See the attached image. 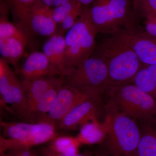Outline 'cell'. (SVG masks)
Segmentation results:
<instances>
[{
    "mask_svg": "<svg viewBox=\"0 0 156 156\" xmlns=\"http://www.w3.org/2000/svg\"><path fill=\"white\" fill-rule=\"evenodd\" d=\"M126 31L104 39L96 45L92 54L106 65L109 86L132 83L143 65L128 41Z\"/></svg>",
    "mask_w": 156,
    "mask_h": 156,
    "instance_id": "cell-1",
    "label": "cell"
},
{
    "mask_svg": "<svg viewBox=\"0 0 156 156\" xmlns=\"http://www.w3.org/2000/svg\"><path fill=\"white\" fill-rule=\"evenodd\" d=\"M86 7L98 34H113L135 28L136 14L129 0H97Z\"/></svg>",
    "mask_w": 156,
    "mask_h": 156,
    "instance_id": "cell-2",
    "label": "cell"
},
{
    "mask_svg": "<svg viewBox=\"0 0 156 156\" xmlns=\"http://www.w3.org/2000/svg\"><path fill=\"white\" fill-rule=\"evenodd\" d=\"M110 112L103 128L108 146L113 156H137L141 136L140 127L134 119L110 105Z\"/></svg>",
    "mask_w": 156,
    "mask_h": 156,
    "instance_id": "cell-3",
    "label": "cell"
},
{
    "mask_svg": "<svg viewBox=\"0 0 156 156\" xmlns=\"http://www.w3.org/2000/svg\"><path fill=\"white\" fill-rule=\"evenodd\" d=\"M110 104L134 119L143 122L156 117V99L132 83L109 86Z\"/></svg>",
    "mask_w": 156,
    "mask_h": 156,
    "instance_id": "cell-4",
    "label": "cell"
},
{
    "mask_svg": "<svg viewBox=\"0 0 156 156\" xmlns=\"http://www.w3.org/2000/svg\"><path fill=\"white\" fill-rule=\"evenodd\" d=\"M97 34L89 20L87 9L84 7L74 25L65 35L66 61L71 71L92 56L96 47Z\"/></svg>",
    "mask_w": 156,
    "mask_h": 156,
    "instance_id": "cell-5",
    "label": "cell"
},
{
    "mask_svg": "<svg viewBox=\"0 0 156 156\" xmlns=\"http://www.w3.org/2000/svg\"><path fill=\"white\" fill-rule=\"evenodd\" d=\"M3 137L16 140L19 148H31L52 141L56 136V126L46 122H1Z\"/></svg>",
    "mask_w": 156,
    "mask_h": 156,
    "instance_id": "cell-6",
    "label": "cell"
},
{
    "mask_svg": "<svg viewBox=\"0 0 156 156\" xmlns=\"http://www.w3.org/2000/svg\"><path fill=\"white\" fill-rule=\"evenodd\" d=\"M65 79L66 85L77 89H106L109 86L106 65L101 58L92 55L74 68Z\"/></svg>",
    "mask_w": 156,
    "mask_h": 156,
    "instance_id": "cell-7",
    "label": "cell"
},
{
    "mask_svg": "<svg viewBox=\"0 0 156 156\" xmlns=\"http://www.w3.org/2000/svg\"><path fill=\"white\" fill-rule=\"evenodd\" d=\"M1 105H10L21 119L28 122L29 108L22 82L16 76L9 63L0 58Z\"/></svg>",
    "mask_w": 156,
    "mask_h": 156,
    "instance_id": "cell-8",
    "label": "cell"
},
{
    "mask_svg": "<svg viewBox=\"0 0 156 156\" xmlns=\"http://www.w3.org/2000/svg\"><path fill=\"white\" fill-rule=\"evenodd\" d=\"M105 89H77L64 84L60 88L53 106L43 122L55 126L74 108L92 98L100 97Z\"/></svg>",
    "mask_w": 156,
    "mask_h": 156,
    "instance_id": "cell-9",
    "label": "cell"
},
{
    "mask_svg": "<svg viewBox=\"0 0 156 156\" xmlns=\"http://www.w3.org/2000/svg\"><path fill=\"white\" fill-rule=\"evenodd\" d=\"M52 9L37 0L27 15L23 29L33 36L50 37L57 31V25L52 17Z\"/></svg>",
    "mask_w": 156,
    "mask_h": 156,
    "instance_id": "cell-10",
    "label": "cell"
},
{
    "mask_svg": "<svg viewBox=\"0 0 156 156\" xmlns=\"http://www.w3.org/2000/svg\"><path fill=\"white\" fill-rule=\"evenodd\" d=\"M100 105V96L82 102L74 108L63 118L58 124V127L65 131L74 130L90 121H96Z\"/></svg>",
    "mask_w": 156,
    "mask_h": 156,
    "instance_id": "cell-11",
    "label": "cell"
},
{
    "mask_svg": "<svg viewBox=\"0 0 156 156\" xmlns=\"http://www.w3.org/2000/svg\"><path fill=\"white\" fill-rule=\"evenodd\" d=\"M132 49L142 64L156 66V37L135 29L126 31Z\"/></svg>",
    "mask_w": 156,
    "mask_h": 156,
    "instance_id": "cell-12",
    "label": "cell"
},
{
    "mask_svg": "<svg viewBox=\"0 0 156 156\" xmlns=\"http://www.w3.org/2000/svg\"><path fill=\"white\" fill-rule=\"evenodd\" d=\"M42 50L57 76L66 77L71 71L68 68L66 61L65 35L56 32L49 37L43 45Z\"/></svg>",
    "mask_w": 156,
    "mask_h": 156,
    "instance_id": "cell-13",
    "label": "cell"
},
{
    "mask_svg": "<svg viewBox=\"0 0 156 156\" xmlns=\"http://www.w3.org/2000/svg\"><path fill=\"white\" fill-rule=\"evenodd\" d=\"M65 83V77L59 76L23 80L22 84L28 105L29 116L37 101L49 89Z\"/></svg>",
    "mask_w": 156,
    "mask_h": 156,
    "instance_id": "cell-14",
    "label": "cell"
},
{
    "mask_svg": "<svg viewBox=\"0 0 156 156\" xmlns=\"http://www.w3.org/2000/svg\"><path fill=\"white\" fill-rule=\"evenodd\" d=\"M19 70L23 80L58 76L43 52L36 51L30 53Z\"/></svg>",
    "mask_w": 156,
    "mask_h": 156,
    "instance_id": "cell-15",
    "label": "cell"
},
{
    "mask_svg": "<svg viewBox=\"0 0 156 156\" xmlns=\"http://www.w3.org/2000/svg\"><path fill=\"white\" fill-rule=\"evenodd\" d=\"M137 156H156V117L141 122Z\"/></svg>",
    "mask_w": 156,
    "mask_h": 156,
    "instance_id": "cell-16",
    "label": "cell"
},
{
    "mask_svg": "<svg viewBox=\"0 0 156 156\" xmlns=\"http://www.w3.org/2000/svg\"><path fill=\"white\" fill-rule=\"evenodd\" d=\"M63 85L51 88L40 98L30 113L28 122H43L53 106L59 89Z\"/></svg>",
    "mask_w": 156,
    "mask_h": 156,
    "instance_id": "cell-17",
    "label": "cell"
},
{
    "mask_svg": "<svg viewBox=\"0 0 156 156\" xmlns=\"http://www.w3.org/2000/svg\"><path fill=\"white\" fill-rule=\"evenodd\" d=\"M25 47L22 42L14 38H0L1 58L16 68L23 56Z\"/></svg>",
    "mask_w": 156,
    "mask_h": 156,
    "instance_id": "cell-18",
    "label": "cell"
},
{
    "mask_svg": "<svg viewBox=\"0 0 156 156\" xmlns=\"http://www.w3.org/2000/svg\"><path fill=\"white\" fill-rule=\"evenodd\" d=\"M131 83L156 99V66L143 65Z\"/></svg>",
    "mask_w": 156,
    "mask_h": 156,
    "instance_id": "cell-19",
    "label": "cell"
},
{
    "mask_svg": "<svg viewBox=\"0 0 156 156\" xmlns=\"http://www.w3.org/2000/svg\"><path fill=\"white\" fill-rule=\"evenodd\" d=\"M9 10L1 9L0 38H14L19 40L27 47L29 44L32 37L18 26L9 21L6 14Z\"/></svg>",
    "mask_w": 156,
    "mask_h": 156,
    "instance_id": "cell-20",
    "label": "cell"
},
{
    "mask_svg": "<svg viewBox=\"0 0 156 156\" xmlns=\"http://www.w3.org/2000/svg\"><path fill=\"white\" fill-rule=\"evenodd\" d=\"M37 1L6 0L15 21V24L23 30L25 20Z\"/></svg>",
    "mask_w": 156,
    "mask_h": 156,
    "instance_id": "cell-21",
    "label": "cell"
},
{
    "mask_svg": "<svg viewBox=\"0 0 156 156\" xmlns=\"http://www.w3.org/2000/svg\"><path fill=\"white\" fill-rule=\"evenodd\" d=\"M80 144L77 138L68 136H58L51 141L48 147L51 150L57 153L73 154L78 153V147Z\"/></svg>",
    "mask_w": 156,
    "mask_h": 156,
    "instance_id": "cell-22",
    "label": "cell"
},
{
    "mask_svg": "<svg viewBox=\"0 0 156 156\" xmlns=\"http://www.w3.org/2000/svg\"><path fill=\"white\" fill-rule=\"evenodd\" d=\"M103 135L97 122L94 121L82 126L80 132L76 138L81 144H94L100 142Z\"/></svg>",
    "mask_w": 156,
    "mask_h": 156,
    "instance_id": "cell-23",
    "label": "cell"
},
{
    "mask_svg": "<svg viewBox=\"0 0 156 156\" xmlns=\"http://www.w3.org/2000/svg\"><path fill=\"white\" fill-rule=\"evenodd\" d=\"M81 5L76 0H70L66 4L52 9V17L57 26L71 12Z\"/></svg>",
    "mask_w": 156,
    "mask_h": 156,
    "instance_id": "cell-24",
    "label": "cell"
},
{
    "mask_svg": "<svg viewBox=\"0 0 156 156\" xmlns=\"http://www.w3.org/2000/svg\"><path fill=\"white\" fill-rule=\"evenodd\" d=\"M132 5L135 13L142 17L156 15V0H133Z\"/></svg>",
    "mask_w": 156,
    "mask_h": 156,
    "instance_id": "cell-25",
    "label": "cell"
},
{
    "mask_svg": "<svg viewBox=\"0 0 156 156\" xmlns=\"http://www.w3.org/2000/svg\"><path fill=\"white\" fill-rule=\"evenodd\" d=\"M84 6H79L73 11L71 12L57 26V32L65 35L68 31L74 25L77 20L83 13Z\"/></svg>",
    "mask_w": 156,
    "mask_h": 156,
    "instance_id": "cell-26",
    "label": "cell"
},
{
    "mask_svg": "<svg viewBox=\"0 0 156 156\" xmlns=\"http://www.w3.org/2000/svg\"><path fill=\"white\" fill-rule=\"evenodd\" d=\"M8 156H41L37 154L31 150V148L18 149L8 150L0 152Z\"/></svg>",
    "mask_w": 156,
    "mask_h": 156,
    "instance_id": "cell-27",
    "label": "cell"
},
{
    "mask_svg": "<svg viewBox=\"0 0 156 156\" xmlns=\"http://www.w3.org/2000/svg\"><path fill=\"white\" fill-rule=\"evenodd\" d=\"M147 32L156 37V15H150L144 17Z\"/></svg>",
    "mask_w": 156,
    "mask_h": 156,
    "instance_id": "cell-28",
    "label": "cell"
},
{
    "mask_svg": "<svg viewBox=\"0 0 156 156\" xmlns=\"http://www.w3.org/2000/svg\"><path fill=\"white\" fill-rule=\"evenodd\" d=\"M40 151L41 156H86L79 153L70 155L57 153L51 150L48 146L43 147L41 148Z\"/></svg>",
    "mask_w": 156,
    "mask_h": 156,
    "instance_id": "cell-29",
    "label": "cell"
},
{
    "mask_svg": "<svg viewBox=\"0 0 156 156\" xmlns=\"http://www.w3.org/2000/svg\"><path fill=\"white\" fill-rule=\"evenodd\" d=\"M46 6L53 9L69 2L70 0H41Z\"/></svg>",
    "mask_w": 156,
    "mask_h": 156,
    "instance_id": "cell-30",
    "label": "cell"
},
{
    "mask_svg": "<svg viewBox=\"0 0 156 156\" xmlns=\"http://www.w3.org/2000/svg\"><path fill=\"white\" fill-rule=\"evenodd\" d=\"M84 7L91 5L97 0H76Z\"/></svg>",
    "mask_w": 156,
    "mask_h": 156,
    "instance_id": "cell-31",
    "label": "cell"
},
{
    "mask_svg": "<svg viewBox=\"0 0 156 156\" xmlns=\"http://www.w3.org/2000/svg\"><path fill=\"white\" fill-rule=\"evenodd\" d=\"M95 156H106V155L104 154L99 153V154H96L95 155Z\"/></svg>",
    "mask_w": 156,
    "mask_h": 156,
    "instance_id": "cell-32",
    "label": "cell"
},
{
    "mask_svg": "<svg viewBox=\"0 0 156 156\" xmlns=\"http://www.w3.org/2000/svg\"><path fill=\"white\" fill-rule=\"evenodd\" d=\"M0 156H8L6 155L5 154H4L2 153H0Z\"/></svg>",
    "mask_w": 156,
    "mask_h": 156,
    "instance_id": "cell-33",
    "label": "cell"
}]
</instances>
